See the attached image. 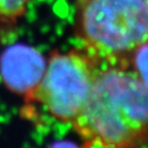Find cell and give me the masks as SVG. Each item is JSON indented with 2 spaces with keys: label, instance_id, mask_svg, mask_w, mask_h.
Instances as JSON below:
<instances>
[{
  "label": "cell",
  "instance_id": "8992f818",
  "mask_svg": "<svg viewBox=\"0 0 148 148\" xmlns=\"http://www.w3.org/2000/svg\"><path fill=\"white\" fill-rule=\"evenodd\" d=\"M130 65L142 82L148 88V41L135 51L130 61Z\"/></svg>",
  "mask_w": 148,
  "mask_h": 148
},
{
  "label": "cell",
  "instance_id": "7a4b0ae2",
  "mask_svg": "<svg viewBox=\"0 0 148 148\" xmlns=\"http://www.w3.org/2000/svg\"><path fill=\"white\" fill-rule=\"evenodd\" d=\"M77 36L82 49L106 65L131 66L148 41V0H83Z\"/></svg>",
  "mask_w": 148,
  "mask_h": 148
},
{
  "label": "cell",
  "instance_id": "6da1fadb",
  "mask_svg": "<svg viewBox=\"0 0 148 148\" xmlns=\"http://www.w3.org/2000/svg\"><path fill=\"white\" fill-rule=\"evenodd\" d=\"M86 147L148 143V88L131 66L103 64L86 105L71 123Z\"/></svg>",
  "mask_w": 148,
  "mask_h": 148
},
{
  "label": "cell",
  "instance_id": "3957f363",
  "mask_svg": "<svg viewBox=\"0 0 148 148\" xmlns=\"http://www.w3.org/2000/svg\"><path fill=\"white\" fill-rule=\"evenodd\" d=\"M103 63L84 49L53 51L40 82L26 95L53 118L71 125L81 112Z\"/></svg>",
  "mask_w": 148,
  "mask_h": 148
},
{
  "label": "cell",
  "instance_id": "52a82bcc",
  "mask_svg": "<svg viewBox=\"0 0 148 148\" xmlns=\"http://www.w3.org/2000/svg\"><path fill=\"white\" fill-rule=\"evenodd\" d=\"M81 1H83V0H77V2H78V3H80Z\"/></svg>",
  "mask_w": 148,
  "mask_h": 148
},
{
  "label": "cell",
  "instance_id": "277c9868",
  "mask_svg": "<svg viewBox=\"0 0 148 148\" xmlns=\"http://www.w3.org/2000/svg\"><path fill=\"white\" fill-rule=\"evenodd\" d=\"M46 68L42 55L34 47L16 44L0 58V75L5 86L25 97L40 82Z\"/></svg>",
  "mask_w": 148,
  "mask_h": 148
},
{
  "label": "cell",
  "instance_id": "5b68a950",
  "mask_svg": "<svg viewBox=\"0 0 148 148\" xmlns=\"http://www.w3.org/2000/svg\"><path fill=\"white\" fill-rule=\"evenodd\" d=\"M32 0H0V21L14 22L26 12Z\"/></svg>",
  "mask_w": 148,
  "mask_h": 148
}]
</instances>
